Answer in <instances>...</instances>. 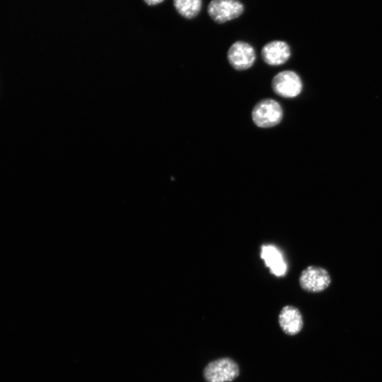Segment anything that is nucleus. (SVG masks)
Segmentation results:
<instances>
[{"label": "nucleus", "instance_id": "nucleus-11", "mask_svg": "<svg viewBox=\"0 0 382 382\" xmlns=\"http://www.w3.org/2000/svg\"><path fill=\"white\" fill-rule=\"evenodd\" d=\"M145 3L150 6H154L158 4L161 3L165 1V0H144Z\"/></svg>", "mask_w": 382, "mask_h": 382}, {"label": "nucleus", "instance_id": "nucleus-8", "mask_svg": "<svg viewBox=\"0 0 382 382\" xmlns=\"http://www.w3.org/2000/svg\"><path fill=\"white\" fill-rule=\"evenodd\" d=\"M261 258L264 261L265 265L269 268L271 274L277 277H284L288 271L286 261L276 245L267 244L261 247Z\"/></svg>", "mask_w": 382, "mask_h": 382}, {"label": "nucleus", "instance_id": "nucleus-7", "mask_svg": "<svg viewBox=\"0 0 382 382\" xmlns=\"http://www.w3.org/2000/svg\"><path fill=\"white\" fill-rule=\"evenodd\" d=\"M261 57L268 66H282L288 62L291 57L290 48L285 41H271L263 46Z\"/></svg>", "mask_w": 382, "mask_h": 382}, {"label": "nucleus", "instance_id": "nucleus-4", "mask_svg": "<svg viewBox=\"0 0 382 382\" xmlns=\"http://www.w3.org/2000/svg\"><path fill=\"white\" fill-rule=\"evenodd\" d=\"M272 88L279 96L292 99L301 94L303 85L301 78L296 72L286 70L272 79Z\"/></svg>", "mask_w": 382, "mask_h": 382}, {"label": "nucleus", "instance_id": "nucleus-1", "mask_svg": "<svg viewBox=\"0 0 382 382\" xmlns=\"http://www.w3.org/2000/svg\"><path fill=\"white\" fill-rule=\"evenodd\" d=\"M283 118V108L274 99H262L253 108V121L257 126L261 128L277 126L281 123Z\"/></svg>", "mask_w": 382, "mask_h": 382}, {"label": "nucleus", "instance_id": "nucleus-5", "mask_svg": "<svg viewBox=\"0 0 382 382\" xmlns=\"http://www.w3.org/2000/svg\"><path fill=\"white\" fill-rule=\"evenodd\" d=\"M244 12L239 0H212L208 8L211 19L217 23H224L239 17Z\"/></svg>", "mask_w": 382, "mask_h": 382}, {"label": "nucleus", "instance_id": "nucleus-6", "mask_svg": "<svg viewBox=\"0 0 382 382\" xmlns=\"http://www.w3.org/2000/svg\"><path fill=\"white\" fill-rule=\"evenodd\" d=\"M228 59L234 69L238 71L247 70L251 68L256 61V51L250 43L237 41L230 48Z\"/></svg>", "mask_w": 382, "mask_h": 382}, {"label": "nucleus", "instance_id": "nucleus-2", "mask_svg": "<svg viewBox=\"0 0 382 382\" xmlns=\"http://www.w3.org/2000/svg\"><path fill=\"white\" fill-rule=\"evenodd\" d=\"M240 374L239 365L230 358L210 362L204 369L203 376L207 382H230Z\"/></svg>", "mask_w": 382, "mask_h": 382}, {"label": "nucleus", "instance_id": "nucleus-10", "mask_svg": "<svg viewBox=\"0 0 382 382\" xmlns=\"http://www.w3.org/2000/svg\"><path fill=\"white\" fill-rule=\"evenodd\" d=\"M174 6L183 17L192 19L201 12L202 0H174Z\"/></svg>", "mask_w": 382, "mask_h": 382}, {"label": "nucleus", "instance_id": "nucleus-9", "mask_svg": "<svg viewBox=\"0 0 382 382\" xmlns=\"http://www.w3.org/2000/svg\"><path fill=\"white\" fill-rule=\"evenodd\" d=\"M279 322L283 332L294 336L302 332L304 326L301 312L294 306L284 307L279 316Z\"/></svg>", "mask_w": 382, "mask_h": 382}, {"label": "nucleus", "instance_id": "nucleus-3", "mask_svg": "<svg viewBox=\"0 0 382 382\" xmlns=\"http://www.w3.org/2000/svg\"><path fill=\"white\" fill-rule=\"evenodd\" d=\"M301 288L311 293H319L328 289L332 278L328 270L323 268L311 265L305 268L299 279Z\"/></svg>", "mask_w": 382, "mask_h": 382}]
</instances>
